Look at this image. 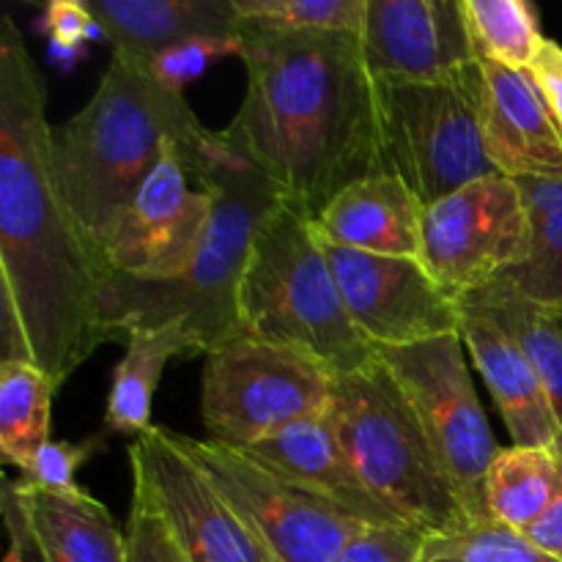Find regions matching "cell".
Wrapping results in <instances>:
<instances>
[{
  "mask_svg": "<svg viewBox=\"0 0 562 562\" xmlns=\"http://www.w3.org/2000/svg\"><path fill=\"white\" fill-rule=\"evenodd\" d=\"M47 86L22 31L0 20V351L55 387L108 344L110 272L55 181Z\"/></svg>",
  "mask_w": 562,
  "mask_h": 562,
  "instance_id": "1",
  "label": "cell"
},
{
  "mask_svg": "<svg viewBox=\"0 0 562 562\" xmlns=\"http://www.w3.org/2000/svg\"><path fill=\"white\" fill-rule=\"evenodd\" d=\"M247 91L220 135L311 220L351 181L382 173L376 82L360 33L241 25Z\"/></svg>",
  "mask_w": 562,
  "mask_h": 562,
  "instance_id": "2",
  "label": "cell"
},
{
  "mask_svg": "<svg viewBox=\"0 0 562 562\" xmlns=\"http://www.w3.org/2000/svg\"><path fill=\"white\" fill-rule=\"evenodd\" d=\"M176 140L201 181L223 137L212 132L184 99L148 69L113 58L86 108L53 126V168L58 190L77 223L102 250L110 228Z\"/></svg>",
  "mask_w": 562,
  "mask_h": 562,
  "instance_id": "3",
  "label": "cell"
},
{
  "mask_svg": "<svg viewBox=\"0 0 562 562\" xmlns=\"http://www.w3.org/2000/svg\"><path fill=\"white\" fill-rule=\"evenodd\" d=\"M198 187L212 195V220L187 272L170 280L110 278L104 327L113 340H126L132 329L179 322L195 355H212L241 335L239 289L247 258L283 192L225 140Z\"/></svg>",
  "mask_w": 562,
  "mask_h": 562,
  "instance_id": "4",
  "label": "cell"
},
{
  "mask_svg": "<svg viewBox=\"0 0 562 562\" xmlns=\"http://www.w3.org/2000/svg\"><path fill=\"white\" fill-rule=\"evenodd\" d=\"M241 335L322 366L329 376L366 371L376 349L344 305L311 214L283 198L252 239L239 289Z\"/></svg>",
  "mask_w": 562,
  "mask_h": 562,
  "instance_id": "5",
  "label": "cell"
},
{
  "mask_svg": "<svg viewBox=\"0 0 562 562\" xmlns=\"http://www.w3.org/2000/svg\"><path fill=\"white\" fill-rule=\"evenodd\" d=\"M327 420L357 475L417 536L470 525L409 401L379 362L333 379Z\"/></svg>",
  "mask_w": 562,
  "mask_h": 562,
  "instance_id": "6",
  "label": "cell"
},
{
  "mask_svg": "<svg viewBox=\"0 0 562 562\" xmlns=\"http://www.w3.org/2000/svg\"><path fill=\"white\" fill-rule=\"evenodd\" d=\"M376 126L382 173L423 206L497 173L481 137V64L439 82H376Z\"/></svg>",
  "mask_w": 562,
  "mask_h": 562,
  "instance_id": "7",
  "label": "cell"
},
{
  "mask_svg": "<svg viewBox=\"0 0 562 562\" xmlns=\"http://www.w3.org/2000/svg\"><path fill=\"white\" fill-rule=\"evenodd\" d=\"M464 355L461 335H448L401 349H376V362L409 401L470 521H494L486 508V472L499 448Z\"/></svg>",
  "mask_w": 562,
  "mask_h": 562,
  "instance_id": "8",
  "label": "cell"
},
{
  "mask_svg": "<svg viewBox=\"0 0 562 562\" xmlns=\"http://www.w3.org/2000/svg\"><path fill=\"white\" fill-rule=\"evenodd\" d=\"M333 379L307 357L239 335L203 362V428L214 442L247 450L291 423L327 415Z\"/></svg>",
  "mask_w": 562,
  "mask_h": 562,
  "instance_id": "9",
  "label": "cell"
},
{
  "mask_svg": "<svg viewBox=\"0 0 562 562\" xmlns=\"http://www.w3.org/2000/svg\"><path fill=\"white\" fill-rule=\"evenodd\" d=\"M173 439L278 562H335L366 530L245 450L176 431Z\"/></svg>",
  "mask_w": 562,
  "mask_h": 562,
  "instance_id": "10",
  "label": "cell"
},
{
  "mask_svg": "<svg viewBox=\"0 0 562 562\" xmlns=\"http://www.w3.org/2000/svg\"><path fill=\"white\" fill-rule=\"evenodd\" d=\"M530 241L519 181L483 176L423 209L420 263L453 300L497 283Z\"/></svg>",
  "mask_w": 562,
  "mask_h": 562,
  "instance_id": "11",
  "label": "cell"
},
{
  "mask_svg": "<svg viewBox=\"0 0 562 562\" xmlns=\"http://www.w3.org/2000/svg\"><path fill=\"white\" fill-rule=\"evenodd\" d=\"M130 464L132 492L165 516L190 562H278L176 445L173 431L151 426L135 437Z\"/></svg>",
  "mask_w": 562,
  "mask_h": 562,
  "instance_id": "12",
  "label": "cell"
},
{
  "mask_svg": "<svg viewBox=\"0 0 562 562\" xmlns=\"http://www.w3.org/2000/svg\"><path fill=\"white\" fill-rule=\"evenodd\" d=\"M190 157L176 140L121 212L102 256L110 272L135 280H170L187 272L212 220V195L190 184Z\"/></svg>",
  "mask_w": 562,
  "mask_h": 562,
  "instance_id": "13",
  "label": "cell"
},
{
  "mask_svg": "<svg viewBox=\"0 0 562 562\" xmlns=\"http://www.w3.org/2000/svg\"><path fill=\"white\" fill-rule=\"evenodd\" d=\"M344 305L373 349H401L459 335L461 307L420 258L371 256L324 245Z\"/></svg>",
  "mask_w": 562,
  "mask_h": 562,
  "instance_id": "14",
  "label": "cell"
},
{
  "mask_svg": "<svg viewBox=\"0 0 562 562\" xmlns=\"http://www.w3.org/2000/svg\"><path fill=\"white\" fill-rule=\"evenodd\" d=\"M360 42L376 82H439L481 64L461 0H366Z\"/></svg>",
  "mask_w": 562,
  "mask_h": 562,
  "instance_id": "15",
  "label": "cell"
},
{
  "mask_svg": "<svg viewBox=\"0 0 562 562\" xmlns=\"http://www.w3.org/2000/svg\"><path fill=\"white\" fill-rule=\"evenodd\" d=\"M3 514L11 547L36 562H126V532L88 492H44L5 481Z\"/></svg>",
  "mask_w": 562,
  "mask_h": 562,
  "instance_id": "16",
  "label": "cell"
},
{
  "mask_svg": "<svg viewBox=\"0 0 562 562\" xmlns=\"http://www.w3.org/2000/svg\"><path fill=\"white\" fill-rule=\"evenodd\" d=\"M481 137L494 170L508 179L562 176V130L527 71L481 60Z\"/></svg>",
  "mask_w": 562,
  "mask_h": 562,
  "instance_id": "17",
  "label": "cell"
},
{
  "mask_svg": "<svg viewBox=\"0 0 562 562\" xmlns=\"http://www.w3.org/2000/svg\"><path fill=\"white\" fill-rule=\"evenodd\" d=\"M245 453L283 475L285 481L307 488L318 499H324L360 525L409 530L393 510L379 503L376 494L357 475L355 464L340 448L327 415L291 423L263 442L247 448Z\"/></svg>",
  "mask_w": 562,
  "mask_h": 562,
  "instance_id": "18",
  "label": "cell"
},
{
  "mask_svg": "<svg viewBox=\"0 0 562 562\" xmlns=\"http://www.w3.org/2000/svg\"><path fill=\"white\" fill-rule=\"evenodd\" d=\"M461 307V344L483 373L488 393L508 426L510 439L519 448H560L562 431L547 398L541 379L532 371L530 360L519 349L510 333L499 327L486 311L459 300Z\"/></svg>",
  "mask_w": 562,
  "mask_h": 562,
  "instance_id": "19",
  "label": "cell"
},
{
  "mask_svg": "<svg viewBox=\"0 0 562 562\" xmlns=\"http://www.w3.org/2000/svg\"><path fill=\"white\" fill-rule=\"evenodd\" d=\"M423 209L398 176L373 173L344 187L311 225L322 245L371 256L420 258Z\"/></svg>",
  "mask_w": 562,
  "mask_h": 562,
  "instance_id": "20",
  "label": "cell"
},
{
  "mask_svg": "<svg viewBox=\"0 0 562 562\" xmlns=\"http://www.w3.org/2000/svg\"><path fill=\"white\" fill-rule=\"evenodd\" d=\"M113 58L148 69L162 49L198 36H239L234 0H86Z\"/></svg>",
  "mask_w": 562,
  "mask_h": 562,
  "instance_id": "21",
  "label": "cell"
},
{
  "mask_svg": "<svg viewBox=\"0 0 562 562\" xmlns=\"http://www.w3.org/2000/svg\"><path fill=\"white\" fill-rule=\"evenodd\" d=\"M195 355L190 335L179 322L151 329H132L126 335V351L113 371L104 426L115 434H135L154 426L151 404L165 368L173 357Z\"/></svg>",
  "mask_w": 562,
  "mask_h": 562,
  "instance_id": "22",
  "label": "cell"
},
{
  "mask_svg": "<svg viewBox=\"0 0 562 562\" xmlns=\"http://www.w3.org/2000/svg\"><path fill=\"white\" fill-rule=\"evenodd\" d=\"M560 483V448H499L486 472L488 516L525 536L554 503Z\"/></svg>",
  "mask_w": 562,
  "mask_h": 562,
  "instance_id": "23",
  "label": "cell"
},
{
  "mask_svg": "<svg viewBox=\"0 0 562 562\" xmlns=\"http://www.w3.org/2000/svg\"><path fill=\"white\" fill-rule=\"evenodd\" d=\"M467 300L486 311L519 344L547 390L562 431V307L530 300L505 283L486 285L475 294H467Z\"/></svg>",
  "mask_w": 562,
  "mask_h": 562,
  "instance_id": "24",
  "label": "cell"
},
{
  "mask_svg": "<svg viewBox=\"0 0 562 562\" xmlns=\"http://www.w3.org/2000/svg\"><path fill=\"white\" fill-rule=\"evenodd\" d=\"M519 187L530 220V241L521 261L497 283L543 305L562 307V176L525 179Z\"/></svg>",
  "mask_w": 562,
  "mask_h": 562,
  "instance_id": "25",
  "label": "cell"
},
{
  "mask_svg": "<svg viewBox=\"0 0 562 562\" xmlns=\"http://www.w3.org/2000/svg\"><path fill=\"white\" fill-rule=\"evenodd\" d=\"M53 379L25 360H0V453L22 472L49 442Z\"/></svg>",
  "mask_w": 562,
  "mask_h": 562,
  "instance_id": "26",
  "label": "cell"
},
{
  "mask_svg": "<svg viewBox=\"0 0 562 562\" xmlns=\"http://www.w3.org/2000/svg\"><path fill=\"white\" fill-rule=\"evenodd\" d=\"M461 11L477 58L488 64L527 71L547 42L541 16L527 0H461Z\"/></svg>",
  "mask_w": 562,
  "mask_h": 562,
  "instance_id": "27",
  "label": "cell"
},
{
  "mask_svg": "<svg viewBox=\"0 0 562 562\" xmlns=\"http://www.w3.org/2000/svg\"><path fill=\"white\" fill-rule=\"evenodd\" d=\"M420 562H560L499 521H470L420 538Z\"/></svg>",
  "mask_w": 562,
  "mask_h": 562,
  "instance_id": "28",
  "label": "cell"
},
{
  "mask_svg": "<svg viewBox=\"0 0 562 562\" xmlns=\"http://www.w3.org/2000/svg\"><path fill=\"white\" fill-rule=\"evenodd\" d=\"M241 25L269 31L360 33L366 0H234Z\"/></svg>",
  "mask_w": 562,
  "mask_h": 562,
  "instance_id": "29",
  "label": "cell"
},
{
  "mask_svg": "<svg viewBox=\"0 0 562 562\" xmlns=\"http://www.w3.org/2000/svg\"><path fill=\"white\" fill-rule=\"evenodd\" d=\"M231 55L236 58L241 55V33L239 36H198L162 49L151 60L148 71L168 88L184 91L187 82L195 80L212 60L231 58Z\"/></svg>",
  "mask_w": 562,
  "mask_h": 562,
  "instance_id": "30",
  "label": "cell"
},
{
  "mask_svg": "<svg viewBox=\"0 0 562 562\" xmlns=\"http://www.w3.org/2000/svg\"><path fill=\"white\" fill-rule=\"evenodd\" d=\"M102 450L104 439L99 434L97 437H86L82 442H53L49 439L38 450L36 459L31 461V467L22 472L20 481L27 483V486L44 488V492H80L75 481L77 470Z\"/></svg>",
  "mask_w": 562,
  "mask_h": 562,
  "instance_id": "31",
  "label": "cell"
},
{
  "mask_svg": "<svg viewBox=\"0 0 562 562\" xmlns=\"http://www.w3.org/2000/svg\"><path fill=\"white\" fill-rule=\"evenodd\" d=\"M126 562H190L165 516L137 492L126 521Z\"/></svg>",
  "mask_w": 562,
  "mask_h": 562,
  "instance_id": "32",
  "label": "cell"
},
{
  "mask_svg": "<svg viewBox=\"0 0 562 562\" xmlns=\"http://www.w3.org/2000/svg\"><path fill=\"white\" fill-rule=\"evenodd\" d=\"M420 538L404 527H366L335 562H420Z\"/></svg>",
  "mask_w": 562,
  "mask_h": 562,
  "instance_id": "33",
  "label": "cell"
},
{
  "mask_svg": "<svg viewBox=\"0 0 562 562\" xmlns=\"http://www.w3.org/2000/svg\"><path fill=\"white\" fill-rule=\"evenodd\" d=\"M93 14L86 0H53L44 9V16L38 20L36 31L47 33L53 44L64 47H82L93 27Z\"/></svg>",
  "mask_w": 562,
  "mask_h": 562,
  "instance_id": "34",
  "label": "cell"
},
{
  "mask_svg": "<svg viewBox=\"0 0 562 562\" xmlns=\"http://www.w3.org/2000/svg\"><path fill=\"white\" fill-rule=\"evenodd\" d=\"M527 75L536 82L549 113H552V119L558 121L562 130V44L554 42V38H547L541 53L536 55V60L527 69Z\"/></svg>",
  "mask_w": 562,
  "mask_h": 562,
  "instance_id": "35",
  "label": "cell"
},
{
  "mask_svg": "<svg viewBox=\"0 0 562 562\" xmlns=\"http://www.w3.org/2000/svg\"><path fill=\"white\" fill-rule=\"evenodd\" d=\"M560 456H562V445H560ZM538 549H543L547 554L558 558L562 562V483H560V492L554 497V503L549 505L547 514L525 532Z\"/></svg>",
  "mask_w": 562,
  "mask_h": 562,
  "instance_id": "36",
  "label": "cell"
},
{
  "mask_svg": "<svg viewBox=\"0 0 562 562\" xmlns=\"http://www.w3.org/2000/svg\"><path fill=\"white\" fill-rule=\"evenodd\" d=\"M82 55H86L82 47H64V44H53V47H49V58H53L55 64H60V69H71Z\"/></svg>",
  "mask_w": 562,
  "mask_h": 562,
  "instance_id": "37",
  "label": "cell"
},
{
  "mask_svg": "<svg viewBox=\"0 0 562 562\" xmlns=\"http://www.w3.org/2000/svg\"><path fill=\"white\" fill-rule=\"evenodd\" d=\"M3 562H36V560H33L31 554L20 552V549H16V547H9V552H5V560Z\"/></svg>",
  "mask_w": 562,
  "mask_h": 562,
  "instance_id": "38",
  "label": "cell"
}]
</instances>
